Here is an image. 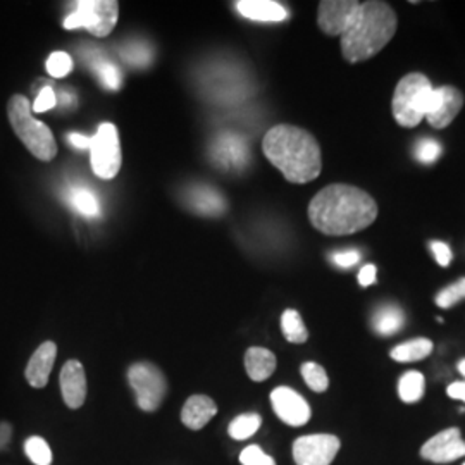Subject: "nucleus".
Returning <instances> with one entry per match:
<instances>
[{"label": "nucleus", "instance_id": "c85d7f7f", "mask_svg": "<svg viewBox=\"0 0 465 465\" xmlns=\"http://www.w3.org/2000/svg\"><path fill=\"white\" fill-rule=\"evenodd\" d=\"M240 464L242 465H276L271 455L264 453V450L257 445H250L240 453Z\"/></svg>", "mask_w": 465, "mask_h": 465}, {"label": "nucleus", "instance_id": "2f4dec72", "mask_svg": "<svg viewBox=\"0 0 465 465\" xmlns=\"http://www.w3.org/2000/svg\"><path fill=\"white\" fill-rule=\"evenodd\" d=\"M55 104H57V97H55L54 90L50 86H45V88H42V92L38 94V97L32 104V111L34 113H47L55 107Z\"/></svg>", "mask_w": 465, "mask_h": 465}, {"label": "nucleus", "instance_id": "1a4fd4ad", "mask_svg": "<svg viewBox=\"0 0 465 465\" xmlns=\"http://www.w3.org/2000/svg\"><path fill=\"white\" fill-rule=\"evenodd\" d=\"M340 447L334 434H305L293 443V460L297 465H331Z\"/></svg>", "mask_w": 465, "mask_h": 465}, {"label": "nucleus", "instance_id": "4c0bfd02", "mask_svg": "<svg viewBox=\"0 0 465 465\" xmlns=\"http://www.w3.org/2000/svg\"><path fill=\"white\" fill-rule=\"evenodd\" d=\"M13 436V428L9 422H0V450L9 445Z\"/></svg>", "mask_w": 465, "mask_h": 465}, {"label": "nucleus", "instance_id": "a878e982", "mask_svg": "<svg viewBox=\"0 0 465 465\" xmlns=\"http://www.w3.org/2000/svg\"><path fill=\"white\" fill-rule=\"evenodd\" d=\"M25 451L35 465L52 464V450L49 443L40 436H30L25 441Z\"/></svg>", "mask_w": 465, "mask_h": 465}, {"label": "nucleus", "instance_id": "6e6552de", "mask_svg": "<svg viewBox=\"0 0 465 465\" xmlns=\"http://www.w3.org/2000/svg\"><path fill=\"white\" fill-rule=\"evenodd\" d=\"M430 80L420 73H411L400 80L393 94V116L397 123L405 128H414L424 117L416 113L417 95L422 88H426Z\"/></svg>", "mask_w": 465, "mask_h": 465}, {"label": "nucleus", "instance_id": "c9c22d12", "mask_svg": "<svg viewBox=\"0 0 465 465\" xmlns=\"http://www.w3.org/2000/svg\"><path fill=\"white\" fill-rule=\"evenodd\" d=\"M69 143L76 149H90V142H92V136H84L80 134H71L67 136Z\"/></svg>", "mask_w": 465, "mask_h": 465}, {"label": "nucleus", "instance_id": "7c9ffc66", "mask_svg": "<svg viewBox=\"0 0 465 465\" xmlns=\"http://www.w3.org/2000/svg\"><path fill=\"white\" fill-rule=\"evenodd\" d=\"M100 78H102V84H105L107 88L111 90H117L119 84H121V73L114 64L111 63H100L99 67Z\"/></svg>", "mask_w": 465, "mask_h": 465}, {"label": "nucleus", "instance_id": "9b49d317", "mask_svg": "<svg viewBox=\"0 0 465 465\" xmlns=\"http://www.w3.org/2000/svg\"><path fill=\"white\" fill-rule=\"evenodd\" d=\"M359 7L361 2L357 0H322L319 4L317 25L330 36H341L349 30Z\"/></svg>", "mask_w": 465, "mask_h": 465}, {"label": "nucleus", "instance_id": "5701e85b", "mask_svg": "<svg viewBox=\"0 0 465 465\" xmlns=\"http://www.w3.org/2000/svg\"><path fill=\"white\" fill-rule=\"evenodd\" d=\"M261 426H262V417L255 412H247L232 419L228 426V434L236 441H243L259 431Z\"/></svg>", "mask_w": 465, "mask_h": 465}, {"label": "nucleus", "instance_id": "2eb2a0df", "mask_svg": "<svg viewBox=\"0 0 465 465\" xmlns=\"http://www.w3.org/2000/svg\"><path fill=\"white\" fill-rule=\"evenodd\" d=\"M438 95H440L438 104L426 119L430 121L432 128L441 130V128H447L449 124H451V121L460 113V109L464 105V97L455 86L438 88Z\"/></svg>", "mask_w": 465, "mask_h": 465}, {"label": "nucleus", "instance_id": "aec40b11", "mask_svg": "<svg viewBox=\"0 0 465 465\" xmlns=\"http://www.w3.org/2000/svg\"><path fill=\"white\" fill-rule=\"evenodd\" d=\"M432 351V341L428 338H416L405 341L391 350V359L397 362H419L430 357Z\"/></svg>", "mask_w": 465, "mask_h": 465}, {"label": "nucleus", "instance_id": "b1692460", "mask_svg": "<svg viewBox=\"0 0 465 465\" xmlns=\"http://www.w3.org/2000/svg\"><path fill=\"white\" fill-rule=\"evenodd\" d=\"M73 207L84 217H97L100 214V203L92 190L74 186L69 193Z\"/></svg>", "mask_w": 465, "mask_h": 465}, {"label": "nucleus", "instance_id": "6ab92c4d", "mask_svg": "<svg viewBox=\"0 0 465 465\" xmlns=\"http://www.w3.org/2000/svg\"><path fill=\"white\" fill-rule=\"evenodd\" d=\"M405 316L399 305L388 303L376 311L372 316V330L381 336H393L403 328Z\"/></svg>", "mask_w": 465, "mask_h": 465}, {"label": "nucleus", "instance_id": "7ed1b4c3", "mask_svg": "<svg viewBox=\"0 0 465 465\" xmlns=\"http://www.w3.org/2000/svg\"><path fill=\"white\" fill-rule=\"evenodd\" d=\"M397 15L386 2H361L349 30L341 35V54L355 64L381 52L397 34Z\"/></svg>", "mask_w": 465, "mask_h": 465}, {"label": "nucleus", "instance_id": "473e14b6", "mask_svg": "<svg viewBox=\"0 0 465 465\" xmlns=\"http://www.w3.org/2000/svg\"><path fill=\"white\" fill-rule=\"evenodd\" d=\"M334 264L340 267L355 266L361 261V252L359 250H345V252H338L332 255Z\"/></svg>", "mask_w": 465, "mask_h": 465}, {"label": "nucleus", "instance_id": "58836bf2", "mask_svg": "<svg viewBox=\"0 0 465 465\" xmlns=\"http://www.w3.org/2000/svg\"><path fill=\"white\" fill-rule=\"evenodd\" d=\"M459 371H460V374H462V376L465 378V359L464 361H460V362H459Z\"/></svg>", "mask_w": 465, "mask_h": 465}, {"label": "nucleus", "instance_id": "0eeeda50", "mask_svg": "<svg viewBox=\"0 0 465 465\" xmlns=\"http://www.w3.org/2000/svg\"><path fill=\"white\" fill-rule=\"evenodd\" d=\"M128 382L134 388L136 403L143 412H153L166 399L164 372L150 362H136L128 369Z\"/></svg>", "mask_w": 465, "mask_h": 465}, {"label": "nucleus", "instance_id": "f3484780", "mask_svg": "<svg viewBox=\"0 0 465 465\" xmlns=\"http://www.w3.org/2000/svg\"><path fill=\"white\" fill-rule=\"evenodd\" d=\"M234 5L242 16L257 23H282L288 17V11L274 0H240Z\"/></svg>", "mask_w": 465, "mask_h": 465}, {"label": "nucleus", "instance_id": "bb28decb", "mask_svg": "<svg viewBox=\"0 0 465 465\" xmlns=\"http://www.w3.org/2000/svg\"><path fill=\"white\" fill-rule=\"evenodd\" d=\"M45 67L52 78H64L73 71V59L66 52H54L50 54Z\"/></svg>", "mask_w": 465, "mask_h": 465}, {"label": "nucleus", "instance_id": "72a5a7b5", "mask_svg": "<svg viewBox=\"0 0 465 465\" xmlns=\"http://www.w3.org/2000/svg\"><path fill=\"white\" fill-rule=\"evenodd\" d=\"M431 250L432 255H434V259H436V262H438L440 266H449L453 255H451V250H450L447 243H443V242H432Z\"/></svg>", "mask_w": 465, "mask_h": 465}, {"label": "nucleus", "instance_id": "4be33fe9", "mask_svg": "<svg viewBox=\"0 0 465 465\" xmlns=\"http://www.w3.org/2000/svg\"><path fill=\"white\" fill-rule=\"evenodd\" d=\"M282 331L284 334V338L290 343L302 345V343H305L309 340V331H307V328L303 324V319L293 309H288V311L282 312Z\"/></svg>", "mask_w": 465, "mask_h": 465}, {"label": "nucleus", "instance_id": "f8f14e48", "mask_svg": "<svg viewBox=\"0 0 465 465\" xmlns=\"http://www.w3.org/2000/svg\"><path fill=\"white\" fill-rule=\"evenodd\" d=\"M271 403L276 416L292 428L305 426L312 417V411L307 400L288 386H278L276 390H272Z\"/></svg>", "mask_w": 465, "mask_h": 465}, {"label": "nucleus", "instance_id": "412c9836", "mask_svg": "<svg viewBox=\"0 0 465 465\" xmlns=\"http://www.w3.org/2000/svg\"><path fill=\"white\" fill-rule=\"evenodd\" d=\"M424 391H426V380L420 372L409 371L400 378L399 395L405 403H416L424 397Z\"/></svg>", "mask_w": 465, "mask_h": 465}, {"label": "nucleus", "instance_id": "20e7f679", "mask_svg": "<svg viewBox=\"0 0 465 465\" xmlns=\"http://www.w3.org/2000/svg\"><path fill=\"white\" fill-rule=\"evenodd\" d=\"M7 117L17 138L35 159L50 163L57 155V142L49 126L35 119L32 102L25 95H13L7 102Z\"/></svg>", "mask_w": 465, "mask_h": 465}, {"label": "nucleus", "instance_id": "ea45409f", "mask_svg": "<svg viewBox=\"0 0 465 465\" xmlns=\"http://www.w3.org/2000/svg\"><path fill=\"white\" fill-rule=\"evenodd\" d=\"M462 465H465V462H464V464H462Z\"/></svg>", "mask_w": 465, "mask_h": 465}, {"label": "nucleus", "instance_id": "cd10ccee", "mask_svg": "<svg viewBox=\"0 0 465 465\" xmlns=\"http://www.w3.org/2000/svg\"><path fill=\"white\" fill-rule=\"evenodd\" d=\"M465 299V278L459 280L453 284H450L447 288H443L438 295H436V305L441 309H450L455 303H459L460 300Z\"/></svg>", "mask_w": 465, "mask_h": 465}, {"label": "nucleus", "instance_id": "39448f33", "mask_svg": "<svg viewBox=\"0 0 465 465\" xmlns=\"http://www.w3.org/2000/svg\"><path fill=\"white\" fill-rule=\"evenodd\" d=\"M119 19L116 0H80L76 11L64 21L66 30L84 28L90 34L104 38L113 34Z\"/></svg>", "mask_w": 465, "mask_h": 465}, {"label": "nucleus", "instance_id": "e433bc0d", "mask_svg": "<svg viewBox=\"0 0 465 465\" xmlns=\"http://www.w3.org/2000/svg\"><path fill=\"white\" fill-rule=\"evenodd\" d=\"M450 399L460 400L465 403V381L451 382L447 390Z\"/></svg>", "mask_w": 465, "mask_h": 465}, {"label": "nucleus", "instance_id": "ddd939ff", "mask_svg": "<svg viewBox=\"0 0 465 465\" xmlns=\"http://www.w3.org/2000/svg\"><path fill=\"white\" fill-rule=\"evenodd\" d=\"M59 384L67 407L73 411L80 409L86 400V374L82 362L67 361L61 371Z\"/></svg>", "mask_w": 465, "mask_h": 465}, {"label": "nucleus", "instance_id": "f03ea898", "mask_svg": "<svg viewBox=\"0 0 465 465\" xmlns=\"http://www.w3.org/2000/svg\"><path fill=\"white\" fill-rule=\"evenodd\" d=\"M267 161L278 167L290 183L314 182L322 169V153L316 138L292 124H278L264 136Z\"/></svg>", "mask_w": 465, "mask_h": 465}, {"label": "nucleus", "instance_id": "c756f323", "mask_svg": "<svg viewBox=\"0 0 465 465\" xmlns=\"http://www.w3.org/2000/svg\"><path fill=\"white\" fill-rule=\"evenodd\" d=\"M440 155H441V145L431 138H424L417 143L416 157L420 163L431 164Z\"/></svg>", "mask_w": 465, "mask_h": 465}, {"label": "nucleus", "instance_id": "423d86ee", "mask_svg": "<svg viewBox=\"0 0 465 465\" xmlns=\"http://www.w3.org/2000/svg\"><path fill=\"white\" fill-rule=\"evenodd\" d=\"M90 164L102 180H114L123 164L119 132L113 123H102L90 142Z\"/></svg>", "mask_w": 465, "mask_h": 465}, {"label": "nucleus", "instance_id": "f704fd0d", "mask_svg": "<svg viewBox=\"0 0 465 465\" xmlns=\"http://www.w3.org/2000/svg\"><path fill=\"white\" fill-rule=\"evenodd\" d=\"M374 282H376V267L372 264L362 267L359 272V282L362 286H371V284H374Z\"/></svg>", "mask_w": 465, "mask_h": 465}, {"label": "nucleus", "instance_id": "9d476101", "mask_svg": "<svg viewBox=\"0 0 465 465\" xmlns=\"http://www.w3.org/2000/svg\"><path fill=\"white\" fill-rule=\"evenodd\" d=\"M420 457L432 464H450L465 457V441L459 428H449L434 434L422 449Z\"/></svg>", "mask_w": 465, "mask_h": 465}, {"label": "nucleus", "instance_id": "dca6fc26", "mask_svg": "<svg viewBox=\"0 0 465 465\" xmlns=\"http://www.w3.org/2000/svg\"><path fill=\"white\" fill-rule=\"evenodd\" d=\"M216 414L217 405L214 400L207 395H192L184 401L182 420L188 430L200 431Z\"/></svg>", "mask_w": 465, "mask_h": 465}, {"label": "nucleus", "instance_id": "f257e3e1", "mask_svg": "<svg viewBox=\"0 0 465 465\" xmlns=\"http://www.w3.org/2000/svg\"><path fill=\"white\" fill-rule=\"evenodd\" d=\"M378 217V203L351 184H330L309 203V221L317 232L345 236L369 228Z\"/></svg>", "mask_w": 465, "mask_h": 465}, {"label": "nucleus", "instance_id": "4468645a", "mask_svg": "<svg viewBox=\"0 0 465 465\" xmlns=\"http://www.w3.org/2000/svg\"><path fill=\"white\" fill-rule=\"evenodd\" d=\"M57 357V345L54 341H45L38 349L35 350L25 376L26 381L30 382L34 388H44L49 382L50 372L55 364Z\"/></svg>", "mask_w": 465, "mask_h": 465}, {"label": "nucleus", "instance_id": "393cba45", "mask_svg": "<svg viewBox=\"0 0 465 465\" xmlns=\"http://www.w3.org/2000/svg\"><path fill=\"white\" fill-rule=\"evenodd\" d=\"M300 371H302L303 381L312 391L324 393L330 388V378H328L324 367L319 366L316 362H305Z\"/></svg>", "mask_w": 465, "mask_h": 465}, {"label": "nucleus", "instance_id": "a211bd4d", "mask_svg": "<svg viewBox=\"0 0 465 465\" xmlns=\"http://www.w3.org/2000/svg\"><path fill=\"white\" fill-rule=\"evenodd\" d=\"M276 355L271 350L252 347L245 353V369L252 381L262 382L269 380L276 371Z\"/></svg>", "mask_w": 465, "mask_h": 465}]
</instances>
